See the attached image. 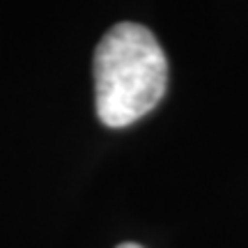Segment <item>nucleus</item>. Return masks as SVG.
Segmentation results:
<instances>
[{
	"mask_svg": "<svg viewBox=\"0 0 248 248\" xmlns=\"http://www.w3.org/2000/svg\"><path fill=\"white\" fill-rule=\"evenodd\" d=\"M168 62L156 37L140 23H117L94 51V101L99 120L124 129L145 117L166 94Z\"/></svg>",
	"mask_w": 248,
	"mask_h": 248,
	"instance_id": "1",
	"label": "nucleus"
},
{
	"mask_svg": "<svg viewBox=\"0 0 248 248\" xmlns=\"http://www.w3.org/2000/svg\"><path fill=\"white\" fill-rule=\"evenodd\" d=\"M117 248H140L138 244H122V246H117Z\"/></svg>",
	"mask_w": 248,
	"mask_h": 248,
	"instance_id": "2",
	"label": "nucleus"
}]
</instances>
